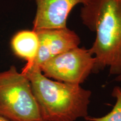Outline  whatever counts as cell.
<instances>
[{
    "mask_svg": "<svg viewBox=\"0 0 121 121\" xmlns=\"http://www.w3.org/2000/svg\"><path fill=\"white\" fill-rule=\"evenodd\" d=\"M116 100L112 110L102 117H92L87 116L85 119L89 121H121V87L116 86L112 93Z\"/></svg>",
    "mask_w": 121,
    "mask_h": 121,
    "instance_id": "cell-8",
    "label": "cell"
},
{
    "mask_svg": "<svg viewBox=\"0 0 121 121\" xmlns=\"http://www.w3.org/2000/svg\"><path fill=\"white\" fill-rule=\"evenodd\" d=\"M36 4L33 20L35 31L67 27L69 13L78 4L84 5L88 0H32Z\"/></svg>",
    "mask_w": 121,
    "mask_h": 121,
    "instance_id": "cell-6",
    "label": "cell"
},
{
    "mask_svg": "<svg viewBox=\"0 0 121 121\" xmlns=\"http://www.w3.org/2000/svg\"><path fill=\"white\" fill-rule=\"evenodd\" d=\"M116 80L117 81H121V73L117 75V76L116 78Z\"/></svg>",
    "mask_w": 121,
    "mask_h": 121,
    "instance_id": "cell-9",
    "label": "cell"
},
{
    "mask_svg": "<svg viewBox=\"0 0 121 121\" xmlns=\"http://www.w3.org/2000/svg\"><path fill=\"white\" fill-rule=\"evenodd\" d=\"M21 72L29 80L45 121H75L88 116L91 91L80 85L51 80L36 66H25Z\"/></svg>",
    "mask_w": 121,
    "mask_h": 121,
    "instance_id": "cell-2",
    "label": "cell"
},
{
    "mask_svg": "<svg viewBox=\"0 0 121 121\" xmlns=\"http://www.w3.org/2000/svg\"><path fill=\"white\" fill-rule=\"evenodd\" d=\"M0 121H8L6 120V119H5L4 118L0 117Z\"/></svg>",
    "mask_w": 121,
    "mask_h": 121,
    "instance_id": "cell-10",
    "label": "cell"
},
{
    "mask_svg": "<svg viewBox=\"0 0 121 121\" xmlns=\"http://www.w3.org/2000/svg\"><path fill=\"white\" fill-rule=\"evenodd\" d=\"M95 65V59L89 49L78 47L53 57L39 69L49 78L80 85L93 72Z\"/></svg>",
    "mask_w": 121,
    "mask_h": 121,
    "instance_id": "cell-4",
    "label": "cell"
},
{
    "mask_svg": "<svg viewBox=\"0 0 121 121\" xmlns=\"http://www.w3.org/2000/svg\"><path fill=\"white\" fill-rule=\"evenodd\" d=\"M82 23L96 38L89 49L95 59L94 73L109 67L121 73V0H88L80 12Z\"/></svg>",
    "mask_w": 121,
    "mask_h": 121,
    "instance_id": "cell-1",
    "label": "cell"
},
{
    "mask_svg": "<svg viewBox=\"0 0 121 121\" xmlns=\"http://www.w3.org/2000/svg\"><path fill=\"white\" fill-rule=\"evenodd\" d=\"M0 117L8 121H45L29 80L13 65L0 72Z\"/></svg>",
    "mask_w": 121,
    "mask_h": 121,
    "instance_id": "cell-3",
    "label": "cell"
},
{
    "mask_svg": "<svg viewBox=\"0 0 121 121\" xmlns=\"http://www.w3.org/2000/svg\"><path fill=\"white\" fill-rule=\"evenodd\" d=\"M13 52L17 57L26 61L25 66L33 64L39 49V38L34 30H24L16 33L11 40Z\"/></svg>",
    "mask_w": 121,
    "mask_h": 121,
    "instance_id": "cell-7",
    "label": "cell"
},
{
    "mask_svg": "<svg viewBox=\"0 0 121 121\" xmlns=\"http://www.w3.org/2000/svg\"><path fill=\"white\" fill-rule=\"evenodd\" d=\"M36 31L39 38V49L37 57L30 66L39 68L53 57L78 47L81 42L78 35L67 27Z\"/></svg>",
    "mask_w": 121,
    "mask_h": 121,
    "instance_id": "cell-5",
    "label": "cell"
}]
</instances>
